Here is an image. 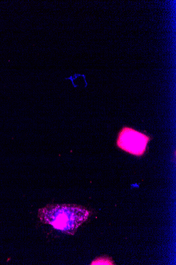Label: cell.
Wrapping results in <instances>:
<instances>
[{"instance_id":"cell-1","label":"cell","mask_w":176,"mask_h":265,"mask_svg":"<svg viewBox=\"0 0 176 265\" xmlns=\"http://www.w3.org/2000/svg\"><path fill=\"white\" fill-rule=\"evenodd\" d=\"M89 214L90 212L82 206L71 204L48 205L38 211L42 222L71 235L88 219Z\"/></svg>"},{"instance_id":"cell-2","label":"cell","mask_w":176,"mask_h":265,"mask_svg":"<svg viewBox=\"0 0 176 265\" xmlns=\"http://www.w3.org/2000/svg\"><path fill=\"white\" fill-rule=\"evenodd\" d=\"M150 140V137L145 133L125 127L119 132L117 145L124 152L141 156L145 152Z\"/></svg>"}]
</instances>
